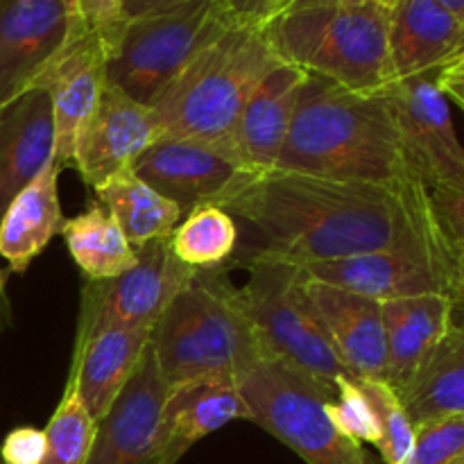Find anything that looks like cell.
I'll return each instance as SVG.
<instances>
[{
  "mask_svg": "<svg viewBox=\"0 0 464 464\" xmlns=\"http://www.w3.org/2000/svg\"><path fill=\"white\" fill-rule=\"evenodd\" d=\"M408 464H464V415H438L415 424Z\"/></svg>",
  "mask_w": 464,
  "mask_h": 464,
  "instance_id": "obj_32",
  "label": "cell"
},
{
  "mask_svg": "<svg viewBox=\"0 0 464 464\" xmlns=\"http://www.w3.org/2000/svg\"><path fill=\"white\" fill-rule=\"evenodd\" d=\"M435 82H438L440 91L447 95V100H453L464 111V50L435 72Z\"/></svg>",
  "mask_w": 464,
  "mask_h": 464,
  "instance_id": "obj_37",
  "label": "cell"
},
{
  "mask_svg": "<svg viewBox=\"0 0 464 464\" xmlns=\"http://www.w3.org/2000/svg\"><path fill=\"white\" fill-rule=\"evenodd\" d=\"M154 324H121L100 331L75 347L71 374H75L82 403L95 421L102 420L140 365Z\"/></svg>",
  "mask_w": 464,
  "mask_h": 464,
  "instance_id": "obj_23",
  "label": "cell"
},
{
  "mask_svg": "<svg viewBox=\"0 0 464 464\" xmlns=\"http://www.w3.org/2000/svg\"><path fill=\"white\" fill-rule=\"evenodd\" d=\"M306 293L349 374L385 381L383 304L308 276Z\"/></svg>",
  "mask_w": 464,
  "mask_h": 464,
  "instance_id": "obj_18",
  "label": "cell"
},
{
  "mask_svg": "<svg viewBox=\"0 0 464 464\" xmlns=\"http://www.w3.org/2000/svg\"><path fill=\"white\" fill-rule=\"evenodd\" d=\"M186 3H193V0H122V14H125V21H127V18L145 16V14L175 9Z\"/></svg>",
  "mask_w": 464,
  "mask_h": 464,
  "instance_id": "obj_38",
  "label": "cell"
},
{
  "mask_svg": "<svg viewBox=\"0 0 464 464\" xmlns=\"http://www.w3.org/2000/svg\"><path fill=\"white\" fill-rule=\"evenodd\" d=\"M0 464H3V460H0Z\"/></svg>",
  "mask_w": 464,
  "mask_h": 464,
  "instance_id": "obj_43",
  "label": "cell"
},
{
  "mask_svg": "<svg viewBox=\"0 0 464 464\" xmlns=\"http://www.w3.org/2000/svg\"><path fill=\"white\" fill-rule=\"evenodd\" d=\"M53 100L54 163L72 166L77 140L107 89V50L98 34L82 30L36 82Z\"/></svg>",
  "mask_w": 464,
  "mask_h": 464,
  "instance_id": "obj_14",
  "label": "cell"
},
{
  "mask_svg": "<svg viewBox=\"0 0 464 464\" xmlns=\"http://www.w3.org/2000/svg\"><path fill=\"white\" fill-rule=\"evenodd\" d=\"M82 30L75 0H0V104L34 89Z\"/></svg>",
  "mask_w": 464,
  "mask_h": 464,
  "instance_id": "obj_12",
  "label": "cell"
},
{
  "mask_svg": "<svg viewBox=\"0 0 464 464\" xmlns=\"http://www.w3.org/2000/svg\"><path fill=\"white\" fill-rule=\"evenodd\" d=\"M229 266L195 270L152 331V353L168 388L198 379H236L263 358L229 279Z\"/></svg>",
  "mask_w": 464,
  "mask_h": 464,
  "instance_id": "obj_3",
  "label": "cell"
},
{
  "mask_svg": "<svg viewBox=\"0 0 464 464\" xmlns=\"http://www.w3.org/2000/svg\"><path fill=\"white\" fill-rule=\"evenodd\" d=\"M399 397L412 424L438 415H464V317L453 320L433 356Z\"/></svg>",
  "mask_w": 464,
  "mask_h": 464,
  "instance_id": "obj_27",
  "label": "cell"
},
{
  "mask_svg": "<svg viewBox=\"0 0 464 464\" xmlns=\"http://www.w3.org/2000/svg\"><path fill=\"white\" fill-rule=\"evenodd\" d=\"M334 385L335 401L326 403V412H329L335 429L343 430L347 438L356 440V442L376 447L381 440L379 421H376L370 399L362 392L361 381L353 374H344Z\"/></svg>",
  "mask_w": 464,
  "mask_h": 464,
  "instance_id": "obj_31",
  "label": "cell"
},
{
  "mask_svg": "<svg viewBox=\"0 0 464 464\" xmlns=\"http://www.w3.org/2000/svg\"><path fill=\"white\" fill-rule=\"evenodd\" d=\"M161 139L152 109L107 84L93 118L82 131L72 168L98 188L118 172L130 170L136 159Z\"/></svg>",
  "mask_w": 464,
  "mask_h": 464,
  "instance_id": "obj_16",
  "label": "cell"
},
{
  "mask_svg": "<svg viewBox=\"0 0 464 464\" xmlns=\"http://www.w3.org/2000/svg\"><path fill=\"white\" fill-rule=\"evenodd\" d=\"M136 252L139 261L125 275L86 281L75 347L109 326L157 324L168 304L195 275L193 267L175 256L170 236L150 240Z\"/></svg>",
  "mask_w": 464,
  "mask_h": 464,
  "instance_id": "obj_9",
  "label": "cell"
},
{
  "mask_svg": "<svg viewBox=\"0 0 464 464\" xmlns=\"http://www.w3.org/2000/svg\"><path fill=\"white\" fill-rule=\"evenodd\" d=\"M75 7L84 30L98 34L104 45L118 34L125 23L122 0H75Z\"/></svg>",
  "mask_w": 464,
  "mask_h": 464,
  "instance_id": "obj_33",
  "label": "cell"
},
{
  "mask_svg": "<svg viewBox=\"0 0 464 464\" xmlns=\"http://www.w3.org/2000/svg\"><path fill=\"white\" fill-rule=\"evenodd\" d=\"M54 161L53 100L45 89L0 104V218L14 198Z\"/></svg>",
  "mask_w": 464,
  "mask_h": 464,
  "instance_id": "obj_19",
  "label": "cell"
},
{
  "mask_svg": "<svg viewBox=\"0 0 464 464\" xmlns=\"http://www.w3.org/2000/svg\"><path fill=\"white\" fill-rule=\"evenodd\" d=\"M216 204L238 225L236 266H302L383 249H453L421 181L397 188L275 168L243 175Z\"/></svg>",
  "mask_w": 464,
  "mask_h": 464,
  "instance_id": "obj_1",
  "label": "cell"
},
{
  "mask_svg": "<svg viewBox=\"0 0 464 464\" xmlns=\"http://www.w3.org/2000/svg\"><path fill=\"white\" fill-rule=\"evenodd\" d=\"M59 166L50 161L0 218V261L7 275H25L30 263L62 234L63 213L59 204Z\"/></svg>",
  "mask_w": 464,
  "mask_h": 464,
  "instance_id": "obj_24",
  "label": "cell"
},
{
  "mask_svg": "<svg viewBox=\"0 0 464 464\" xmlns=\"http://www.w3.org/2000/svg\"><path fill=\"white\" fill-rule=\"evenodd\" d=\"M456 249H383L356 256L313 261L297 266L308 279L352 290L376 302L417 297V295H451L458 272Z\"/></svg>",
  "mask_w": 464,
  "mask_h": 464,
  "instance_id": "obj_10",
  "label": "cell"
},
{
  "mask_svg": "<svg viewBox=\"0 0 464 464\" xmlns=\"http://www.w3.org/2000/svg\"><path fill=\"white\" fill-rule=\"evenodd\" d=\"M249 421L279 440L306 464H383L365 444L335 429L326 403L335 390L315 383L288 365L263 356L236 376Z\"/></svg>",
  "mask_w": 464,
  "mask_h": 464,
  "instance_id": "obj_6",
  "label": "cell"
},
{
  "mask_svg": "<svg viewBox=\"0 0 464 464\" xmlns=\"http://www.w3.org/2000/svg\"><path fill=\"white\" fill-rule=\"evenodd\" d=\"M225 9L236 23L266 27L285 9L288 0H222Z\"/></svg>",
  "mask_w": 464,
  "mask_h": 464,
  "instance_id": "obj_36",
  "label": "cell"
},
{
  "mask_svg": "<svg viewBox=\"0 0 464 464\" xmlns=\"http://www.w3.org/2000/svg\"><path fill=\"white\" fill-rule=\"evenodd\" d=\"M453 304H456V313H460L464 317V254L458 256L456 285H453Z\"/></svg>",
  "mask_w": 464,
  "mask_h": 464,
  "instance_id": "obj_40",
  "label": "cell"
},
{
  "mask_svg": "<svg viewBox=\"0 0 464 464\" xmlns=\"http://www.w3.org/2000/svg\"><path fill=\"white\" fill-rule=\"evenodd\" d=\"M329 3H347V0H288L285 9H299V7H313V5H329ZM383 3L392 5V0H383ZM284 9V12H285Z\"/></svg>",
  "mask_w": 464,
  "mask_h": 464,
  "instance_id": "obj_41",
  "label": "cell"
},
{
  "mask_svg": "<svg viewBox=\"0 0 464 464\" xmlns=\"http://www.w3.org/2000/svg\"><path fill=\"white\" fill-rule=\"evenodd\" d=\"M95 430L98 421L82 403L75 374H68L62 401L44 429L45 456L41 464H86L95 442Z\"/></svg>",
  "mask_w": 464,
  "mask_h": 464,
  "instance_id": "obj_29",
  "label": "cell"
},
{
  "mask_svg": "<svg viewBox=\"0 0 464 464\" xmlns=\"http://www.w3.org/2000/svg\"><path fill=\"white\" fill-rule=\"evenodd\" d=\"M438 3L442 5V7H447L458 21L464 23V0H438Z\"/></svg>",
  "mask_w": 464,
  "mask_h": 464,
  "instance_id": "obj_42",
  "label": "cell"
},
{
  "mask_svg": "<svg viewBox=\"0 0 464 464\" xmlns=\"http://www.w3.org/2000/svg\"><path fill=\"white\" fill-rule=\"evenodd\" d=\"M247 420L249 411L236 379H198L168 388L159 424V442L166 464H177L193 444Z\"/></svg>",
  "mask_w": 464,
  "mask_h": 464,
  "instance_id": "obj_20",
  "label": "cell"
},
{
  "mask_svg": "<svg viewBox=\"0 0 464 464\" xmlns=\"http://www.w3.org/2000/svg\"><path fill=\"white\" fill-rule=\"evenodd\" d=\"M45 456V433L34 426H18L0 442L3 464H41Z\"/></svg>",
  "mask_w": 464,
  "mask_h": 464,
  "instance_id": "obj_35",
  "label": "cell"
},
{
  "mask_svg": "<svg viewBox=\"0 0 464 464\" xmlns=\"http://www.w3.org/2000/svg\"><path fill=\"white\" fill-rule=\"evenodd\" d=\"M243 266L249 270V279L238 288L240 304L263 353L335 390V381L349 372L308 299L306 275L284 261H249Z\"/></svg>",
  "mask_w": 464,
  "mask_h": 464,
  "instance_id": "obj_8",
  "label": "cell"
},
{
  "mask_svg": "<svg viewBox=\"0 0 464 464\" xmlns=\"http://www.w3.org/2000/svg\"><path fill=\"white\" fill-rule=\"evenodd\" d=\"M456 320L451 295H417L383 302L385 383L401 394L415 381Z\"/></svg>",
  "mask_w": 464,
  "mask_h": 464,
  "instance_id": "obj_22",
  "label": "cell"
},
{
  "mask_svg": "<svg viewBox=\"0 0 464 464\" xmlns=\"http://www.w3.org/2000/svg\"><path fill=\"white\" fill-rule=\"evenodd\" d=\"M238 238L236 220L218 204H204L190 211L170 234L175 256L193 270L227 266L238 249Z\"/></svg>",
  "mask_w": 464,
  "mask_h": 464,
  "instance_id": "obj_28",
  "label": "cell"
},
{
  "mask_svg": "<svg viewBox=\"0 0 464 464\" xmlns=\"http://www.w3.org/2000/svg\"><path fill=\"white\" fill-rule=\"evenodd\" d=\"M306 77V72L285 62L272 68L247 100L229 134L211 148L243 172L258 175L275 170Z\"/></svg>",
  "mask_w": 464,
  "mask_h": 464,
  "instance_id": "obj_15",
  "label": "cell"
},
{
  "mask_svg": "<svg viewBox=\"0 0 464 464\" xmlns=\"http://www.w3.org/2000/svg\"><path fill=\"white\" fill-rule=\"evenodd\" d=\"M95 190L98 202L116 218L122 234L136 249L150 240L170 236L184 220V211L172 199L145 184L134 170H122L100 184Z\"/></svg>",
  "mask_w": 464,
  "mask_h": 464,
  "instance_id": "obj_25",
  "label": "cell"
},
{
  "mask_svg": "<svg viewBox=\"0 0 464 464\" xmlns=\"http://www.w3.org/2000/svg\"><path fill=\"white\" fill-rule=\"evenodd\" d=\"M166 394L168 385L159 374L152 344H148L130 383L98 421L86 464H166L159 442Z\"/></svg>",
  "mask_w": 464,
  "mask_h": 464,
  "instance_id": "obj_13",
  "label": "cell"
},
{
  "mask_svg": "<svg viewBox=\"0 0 464 464\" xmlns=\"http://www.w3.org/2000/svg\"><path fill=\"white\" fill-rule=\"evenodd\" d=\"M281 62L356 93H385L394 84L390 5L347 0L285 9L266 27Z\"/></svg>",
  "mask_w": 464,
  "mask_h": 464,
  "instance_id": "obj_4",
  "label": "cell"
},
{
  "mask_svg": "<svg viewBox=\"0 0 464 464\" xmlns=\"http://www.w3.org/2000/svg\"><path fill=\"white\" fill-rule=\"evenodd\" d=\"M276 168L397 188L421 181L408 163L388 95L356 93L315 75L299 91Z\"/></svg>",
  "mask_w": 464,
  "mask_h": 464,
  "instance_id": "obj_2",
  "label": "cell"
},
{
  "mask_svg": "<svg viewBox=\"0 0 464 464\" xmlns=\"http://www.w3.org/2000/svg\"><path fill=\"white\" fill-rule=\"evenodd\" d=\"M412 172L426 188L464 190V145L435 72L397 80L385 91Z\"/></svg>",
  "mask_w": 464,
  "mask_h": 464,
  "instance_id": "obj_11",
  "label": "cell"
},
{
  "mask_svg": "<svg viewBox=\"0 0 464 464\" xmlns=\"http://www.w3.org/2000/svg\"><path fill=\"white\" fill-rule=\"evenodd\" d=\"M362 392L370 399L374 408L376 421H379L381 440L376 444L381 462L383 464H408L415 444V424L408 417L401 397L385 381L358 379Z\"/></svg>",
  "mask_w": 464,
  "mask_h": 464,
  "instance_id": "obj_30",
  "label": "cell"
},
{
  "mask_svg": "<svg viewBox=\"0 0 464 464\" xmlns=\"http://www.w3.org/2000/svg\"><path fill=\"white\" fill-rule=\"evenodd\" d=\"M234 23L222 0H193L166 12L127 18L104 45L107 84L150 107L190 59Z\"/></svg>",
  "mask_w": 464,
  "mask_h": 464,
  "instance_id": "obj_7",
  "label": "cell"
},
{
  "mask_svg": "<svg viewBox=\"0 0 464 464\" xmlns=\"http://www.w3.org/2000/svg\"><path fill=\"white\" fill-rule=\"evenodd\" d=\"M62 236L86 281L116 279L139 261L136 247L100 202L86 207L80 216L63 220Z\"/></svg>",
  "mask_w": 464,
  "mask_h": 464,
  "instance_id": "obj_26",
  "label": "cell"
},
{
  "mask_svg": "<svg viewBox=\"0 0 464 464\" xmlns=\"http://www.w3.org/2000/svg\"><path fill=\"white\" fill-rule=\"evenodd\" d=\"M430 202L451 247L464 254V190L435 188L430 190Z\"/></svg>",
  "mask_w": 464,
  "mask_h": 464,
  "instance_id": "obj_34",
  "label": "cell"
},
{
  "mask_svg": "<svg viewBox=\"0 0 464 464\" xmlns=\"http://www.w3.org/2000/svg\"><path fill=\"white\" fill-rule=\"evenodd\" d=\"M12 324V304L7 297V272L0 267V331Z\"/></svg>",
  "mask_w": 464,
  "mask_h": 464,
  "instance_id": "obj_39",
  "label": "cell"
},
{
  "mask_svg": "<svg viewBox=\"0 0 464 464\" xmlns=\"http://www.w3.org/2000/svg\"><path fill=\"white\" fill-rule=\"evenodd\" d=\"M131 170L172 199L184 216L204 204H216L229 186L247 175L211 145L188 139H159L136 159Z\"/></svg>",
  "mask_w": 464,
  "mask_h": 464,
  "instance_id": "obj_17",
  "label": "cell"
},
{
  "mask_svg": "<svg viewBox=\"0 0 464 464\" xmlns=\"http://www.w3.org/2000/svg\"><path fill=\"white\" fill-rule=\"evenodd\" d=\"M464 50V23L438 0H392L390 59L394 82L430 75Z\"/></svg>",
  "mask_w": 464,
  "mask_h": 464,
  "instance_id": "obj_21",
  "label": "cell"
},
{
  "mask_svg": "<svg viewBox=\"0 0 464 464\" xmlns=\"http://www.w3.org/2000/svg\"><path fill=\"white\" fill-rule=\"evenodd\" d=\"M279 63L263 27L229 25L150 104L161 139L220 143L256 86Z\"/></svg>",
  "mask_w": 464,
  "mask_h": 464,
  "instance_id": "obj_5",
  "label": "cell"
}]
</instances>
